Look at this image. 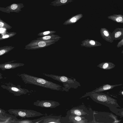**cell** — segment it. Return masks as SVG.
Masks as SVG:
<instances>
[{
  "label": "cell",
  "instance_id": "obj_18",
  "mask_svg": "<svg viewBox=\"0 0 123 123\" xmlns=\"http://www.w3.org/2000/svg\"><path fill=\"white\" fill-rule=\"evenodd\" d=\"M74 0H55L52 2L50 5L54 6H59L66 4L71 2Z\"/></svg>",
  "mask_w": 123,
  "mask_h": 123
},
{
  "label": "cell",
  "instance_id": "obj_10",
  "mask_svg": "<svg viewBox=\"0 0 123 123\" xmlns=\"http://www.w3.org/2000/svg\"><path fill=\"white\" fill-rule=\"evenodd\" d=\"M15 60L0 64V69L3 70L6 69H14L19 67L23 66L24 64L22 63L14 62Z\"/></svg>",
  "mask_w": 123,
  "mask_h": 123
},
{
  "label": "cell",
  "instance_id": "obj_7",
  "mask_svg": "<svg viewBox=\"0 0 123 123\" xmlns=\"http://www.w3.org/2000/svg\"><path fill=\"white\" fill-rule=\"evenodd\" d=\"M24 6L22 3H13L5 8L0 7V11L8 13L11 12L19 13Z\"/></svg>",
  "mask_w": 123,
  "mask_h": 123
},
{
  "label": "cell",
  "instance_id": "obj_13",
  "mask_svg": "<svg viewBox=\"0 0 123 123\" xmlns=\"http://www.w3.org/2000/svg\"><path fill=\"white\" fill-rule=\"evenodd\" d=\"M113 39L119 40L123 38V28H117L111 33Z\"/></svg>",
  "mask_w": 123,
  "mask_h": 123
},
{
  "label": "cell",
  "instance_id": "obj_3",
  "mask_svg": "<svg viewBox=\"0 0 123 123\" xmlns=\"http://www.w3.org/2000/svg\"><path fill=\"white\" fill-rule=\"evenodd\" d=\"M8 111L15 116H19L22 118L33 117L42 116L43 114L34 110L24 109H11Z\"/></svg>",
  "mask_w": 123,
  "mask_h": 123
},
{
  "label": "cell",
  "instance_id": "obj_8",
  "mask_svg": "<svg viewBox=\"0 0 123 123\" xmlns=\"http://www.w3.org/2000/svg\"><path fill=\"white\" fill-rule=\"evenodd\" d=\"M91 95L95 96L93 97L94 98V100H96L97 102L111 104H114L112 103L111 102L115 103V100L104 94H99L98 93H95L91 94Z\"/></svg>",
  "mask_w": 123,
  "mask_h": 123
},
{
  "label": "cell",
  "instance_id": "obj_26",
  "mask_svg": "<svg viewBox=\"0 0 123 123\" xmlns=\"http://www.w3.org/2000/svg\"><path fill=\"white\" fill-rule=\"evenodd\" d=\"M5 112L4 110L0 108V116H3L2 115L5 114Z\"/></svg>",
  "mask_w": 123,
  "mask_h": 123
},
{
  "label": "cell",
  "instance_id": "obj_23",
  "mask_svg": "<svg viewBox=\"0 0 123 123\" xmlns=\"http://www.w3.org/2000/svg\"><path fill=\"white\" fill-rule=\"evenodd\" d=\"M0 28H5L9 30L12 28V27L1 20L0 18Z\"/></svg>",
  "mask_w": 123,
  "mask_h": 123
},
{
  "label": "cell",
  "instance_id": "obj_1",
  "mask_svg": "<svg viewBox=\"0 0 123 123\" xmlns=\"http://www.w3.org/2000/svg\"><path fill=\"white\" fill-rule=\"evenodd\" d=\"M19 76L26 84H33L54 90L68 91L64 87L42 78L24 73L20 74Z\"/></svg>",
  "mask_w": 123,
  "mask_h": 123
},
{
  "label": "cell",
  "instance_id": "obj_5",
  "mask_svg": "<svg viewBox=\"0 0 123 123\" xmlns=\"http://www.w3.org/2000/svg\"><path fill=\"white\" fill-rule=\"evenodd\" d=\"M69 116L67 114L65 117L59 116H50L42 117L39 118V123H71L69 119Z\"/></svg>",
  "mask_w": 123,
  "mask_h": 123
},
{
  "label": "cell",
  "instance_id": "obj_14",
  "mask_svg": "<svg viewBox=\"0 0 123 123\" xmlns=\"http://www.w3.org/2000/svg\"><path fill=\"white\" fill-rule=\"evenodd\" d=\"M122 85V84H119L118 85H111L109 84H106L102 86H100L99 88L93 91L88 93L87 95H91L92 93L97 92H100L104 91L106 90L109 89H112L114 87L118 86H120Z\"/></svg>",
  "mask_w": 123,
  "mask_h": 123
},
{
  "label": "cell",
  "instance_id": "obj_20",
  "mask_svg": "<svg viewBox=\"0 0 123 123\" xmlns=\"http://www.w3.org/2000/svg\"><path fill=\"white\" fill-rule=\"evenodd\" d=\"M61 37L59 36L54 34L42 36L37 38V39L44 40H49L60 39Z\"/></svg>",
  "mask_w": 123,
  "mask_h": 123
},
{
  "label": "cell",
  "instance_id": "obj_9",
  "mask_svg": "<svg viewBox=\"0 0 123 123\" xmlns=\"http://www.w3.org/2000/svg\"><path fill=\"white\" fill-rule=\"evenodd\" d=\"M6 86L8 87V88H6V89L11 92H13V94H15V95L17 96L26 94L30 92V91L27 89L21 88L20 85L16 86Z\"/></svg>",
  "mask_w": 123,
  "mask_h": 123
},
{
  "label": "cell",
  "instance_id": "obj_6",
  "mask_svg": "<svg viewBox=\"0 0 123 123\" xmlns=\"http://www.w3.org/2000/svg\"><path fill=\"white\" fill-rule=\"evenodd\" d=\"M33 105L43 108H54L60 105V104L58 102L53 100H37L34 102Z\"/></svg>",
  "mask_w": 123,
  "mask_h": 123
},
{
  "label": "cell",
  "instance_id": "obj_21",
  "mask_svg": "<svg viewBox=\"0 0 123 123\" xmlns=\"http://www.w3.org/2000/svg\"><path fill=\"white\" fill-rule=\"evenodd\" d=\"M14 48V47L8 46L0 47V56L8 53Z\"/></svg>",
  "mask_w": 123,
  "mask_h": 123
},
{
  "label": "cell",
  "instance_id": "obj_27",
  "mask_svg": "<svg viewBox=\"0 0 123 123\" xmlns=\"http://www.w3.org/2000/svg\"><path fill=\"white\" fill-rule=\"evenodd\" d=\"M3 77L2 76V74L0 73V79L3 78Z\"/></svg>",
  "mask_w": 123,
  "mask_h": 123
},
{
  "label": "cell",
  "instance_id": "obj_2",
  "mask_svg": "<svg viewBox=\"0 0 123 123\" xmlns=\"http://www.w3.org/2000/svg\"><path fill=\"white\" fill-rule=\"evenodd\" d=\"M60 39L44 40L36 39L31 41L26 45L25 49L27 50H33L42 48L54 44Z\"/></svg>",
  "mask_w": 123,
  "mask_h": 123
},
{
  "label": "cell",
  "instance_id": "obj_19",
  "mask_svg": "<svg viewBox=\"0 0 123 123\" xmlns=\"http://www.w3.org/2000/svg\"><path fill=\"white\" fill-rule=\"evenodd\" d=\"M40 119L39 118L33 120L28 119L16 120H11L10 123H39Z\"/></svg>",
  "mask_w": 123,
  "mask_h": 123
},
{
  "label": "cell",
  "instance_id": "obj_22",
  "mask_svg": "<svg viewBox=\"0 0 123 123\" xmlns=\"http://www.w3.org/2000/svg\"><path fill=\"white\" fill-rule=\"evenodd\" d=\"M16 34V33L11 32L2 34L0 35V40H5L12 37Z\"/></svg>",
  "mask_w": 123,
  "mask_h": 123
},
{
  "label": "cell",
  "instance_id": "obj_15",
  "mask_svg": "<svg viewBox=\"0 0 123 123\" xmlns=\"http://www.w3.org/2000/svg\"><path fill=\"white\" fill-rule=\"evenodd\" d=\"M83 17V15L81 13L78 14L75 16H73L65 21L63 24L65 25L73 24L77 22Z\"/></svg>",
  "mask_w": 123,
  "mask_h": 123
},
{
  "label": "cell",
  "instance_id": "obj_28",
  "mask_svg": "<svg viewBox=\"0 0 123 123\" xmlns=\"http://www.w3.org/2000/svg\"><path fill=\"white\" fill-rule=\"evenodd\" d=\"M123 50H122V53H123Z\"/></svg>",
  "mask_w": 123,
  "mask_h": 123
},
{
  "label": "cell",
  "instance_id": "obj_17",
  "mask_svg": "<svg viewBox=\"0 0 123 123\" xmlns=\"http://www.w3.org/2000/svg\"><path fill=\"white\" fill-rule=\"evenodd\" d=\"M108 18L118 23H123V16L121 14H114L108 17Z\"/></svg>",
  "mask_w": 123,
  "mask_h": 123
},
{
  "label": "cell",
  "instance_id": "obj_24",
  "mask_svg": "<svg viewBox=\"0 0 123 123\" xmlns=\"http://www.w3.org/2000/svg\"><path fill=\"white\" fill-rule=\"evenodd\" d=\"M56 32L55 31H47L39 33L37 35L40 36H43L53 34Z\"/></svg>",
  "mask_w": 123,
  "mask_h": 123
},
{
  "label": "cell",
  "instance_id": "obj_4",
  "mask_svg": "<svg viewBox=\"0 0 123 123\" xmlns=\"http://www.w3.org/2000/svg\"><path fill=\"white\" fill-rule=\"evenodd\" d=\"M43 74L45 76L62 83L64 87L68 91L71 88L74 87L75 81L74 79L63 75L59 76L44 73Z\"/></svg>",
  "mask_w": 123,
  "mask_h": 123
},
{
  "label": "cell",
  "instance_id": "obj_11",
  "mask_svg": "<svg viewBox=\"0 0 123 123\" xmlns=\"http://www.w3.org/2000/svg\"><path fill=\"white\" fill-rule=\"evenodd\" d=\"M80 45L82 47L92 48L100 46L102 44L97 41L87 39L82 41Z\"/></svg>",
  "mask_w": 123,
  "mask_h": 123
},
{
  "label": "cell",
  "instance_id": "obj_16",
  "mask_svg": "<svg viewBox=\"0 0 123 123\" xmlns=\"http://www.w3.org/2000/svg\"><path fill=\"white\" fill-rule=\"evenodd\" d=\"M115 65L111 62H102L97 66V67L104 69L109 70L114 68Z\"/></svg>",
  "mask_w": 123,
  "mask_h": 123
},
{
  "label": "cell",
  "instance_id": "obj_12",
  "mask_svg": "<svg viewBox=\"0 0 123 123\" xmlns=\"http://www.w3.org/2000/svg\"><path fill=\"white\" fill-rule=\"evenodd\" d=\"M100 33L101 37L105 40L111 43L113 42L111 33L107 29L101 28L100 30Z\"/></svg>",
  "mask_w": 123,
  "mask_h": 123
},
{
  "label": "cell",
  "instance_id": "obj_25",
  "mask_svg": "<svg viewBox=\"0 0 123 123\" xmlns=\"http://www.w3.org/2000/svg\"><path fill=\"white\" fill-rule=\"evenodd\" d=\"M120 40L117 44V48L121 47L123 46V38Z\"/></svg>",
  "mask_w": 123,
  "mask_h": 123
}]
</instances>
